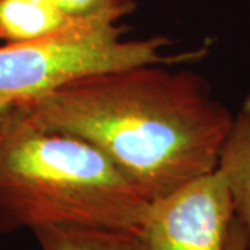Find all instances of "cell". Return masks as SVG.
Instances as JSON below:
<instances>
[{
	"instance_id": "1",
	"label": "cell",
	"mask_w": 250,
	"mask_h": 250,
	"mask_svg": "<svg viewBox=\"0 0 250 250\" xmlns=\"http://www.w3.org/2000/svg\"><path fill=\"white\" fill-rule=\"evenodd\" d=\"M25 104L98 149L149 202L217 170L235 117L203 77L170 64L90 75Z\"/></svg>"
},
{
	"instance_id": "2",
	"label": "cell",
	"mask_w": 250,
	"mask_h": 250,
	"mask_svg": "<svg viewBox=\"0 0 250 250\" xmlns=\"http://www.w3.org/2000/svg\"><path fill=\"white\" fill-rule=\"evenodd\" d=\"M147 206L98 149L39 124L22 102L0 139V235L49 225L136 229Z\"/></svg>"
},
{
	"instance_id": "3",
	"label": "cell",
	"mask_w": 250,
	"mask_h": 250,
	"mask_svg": "<svg viewBox=\"0 0 250 250\" xmlns=\"http://www.w3.org/2000/svg\"><path fill=\"white\" fill-rule=\"evenodd\" d=\"M117 24H96L27 43L0 46V98L31 102L102 72L143 64H171L166 36L124 39Z\"/></svg>"
},
{
	"instance_id": "4",
	"label": "cell",
	"mask_w": 250,
	"mask_h": 250,
	"mask_svg": "<svg viewBox=\"0 0 250 250\" xmlns=\"http://www.w3.org/2000/svg\"><path fill=\"white\" fill-rule=\"evenodd\" d=\"M235 218L218 170L149 202L135 233L139 250H225Z\"/></svg>"
},
{
	"instance_id": "5",
	"label": "cell",
	"mask_w": 250,
	"mask_h": 250,
	"mask_svg": "<svg viewBox=\"0 0 250 250\" xmlns=\"http://www.w3.org/2000/svg\"><path fill=\"white\" fill-rule=\"evenodd\" d=\"M96 25L65 16L50 0H0V39L27 43Z\"/></svg>"
},
{
	"instance_id": "6",
	"label": "cell",
	"mask_w": 250,
	"mask_h": 250,
	"mask_svg": "<svg viewBox=\"0 0 250 250\" xmlns=\"http://www.w3.org/2000/svg\"><path fill=\"white\" fill-rule=\"evenodd\" d=\"M217 170L231 192L235 217L246 228L250 250V111L241 110L233 117L220 152Z\"/></svg>"
},
{
	"instance_id": "7",
	"label": "cell",
	"mask_w": 250,
	"mask_h": 250,
	"mask_svg": "<svg viewBox=\"0 0 250 250\" xmlns=\"http://www.w3.org/2000/svg\"><path fill=\"white\" fill-rule=\"evenodd\" d=\"M32 232L42 250H139L135 229L49 225Z\"/></svg>"
},
{
	"instance_id": "8",
	"label": "cell",
	"mask_w": 250,
	"mask_h": 250,
	"mask_svg": "<svg viewBox=\"0 0 250 250\" xmlns=\"http://www.w3.org/2000/svg\"><path fill=\"white\" fill-rule=\"evenodd\" d=\"M65 16L90 24H117L136 7L135 0H50Z\"/></svg>"
},
{
	"instance_id": "9",
	"label": "cell",
	"mask_w": 250,
	"mask_h": 250,
	"mask_svg": "<svg viewBox=\"0 0 250 250\" xmlns=\"http://www.w3.org/2000/svg\"><path fill=\"white\" fill-rule=\"evenodd\" d=\"M22 102L0 98V139L21 110Z\"/></svg>"
},
{
	"instance_id": "10",
	"label": "cell",
	"mask_w": 250,
	"mask_h": 250,
	"mask_svg": "<svg viewBox=\"0 0 250 250\" xmlns=\"http://www.w3.org/2000/svg\"><path fill=\"white\" fill-rule=\"evenodd\" d=\"M225 250H248V232L243 224L235 217L229 229L227 249Z\"/></svg>"
},
{
	"instance_id": "11",
	"label": "cell",
	"mask_w": 250,
	"mask_h": 250,
	"mask_svg": "<svg viewBox=\"0 0 250 250\" xmlns=\"http://www.w3.org/2000/svg\"><path fill=\"white\" fill-rule=\"evenodd\" d=\"M242 110L245 111H250V93L246 96V99L243 100V106H242Z\"/></svg>"
}]
</instances>
